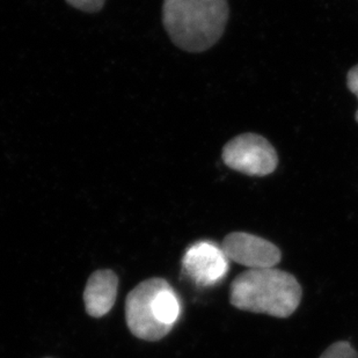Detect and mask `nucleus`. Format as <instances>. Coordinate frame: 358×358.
I'll use <instances>...</instances> for the list:
<instances>
[{
  "label": "nucleus",
  "mask_w": 358,
  "mask_h": 358,
  "mask_svg": "<svg viewBox=\"0 0 358 358\" xmlns=\"http://www.w3.org/2000/svg\"><path fill=\"white\" fill-rule=\"evenodd\" d=\"M70 6L86 13H96L102 10L106 0H65Z\"/></svg>",
  "instance_id": "nucleus-9"
},
{
  "label": "nucleus",
  "mask_w": 358,
  "mask_h": 358,
  "mask_svg": "<svg viewBox=\"0 0 358 358\" xmlns=\"http://www.w3.org/2000/svg\"><path fill=\"white\" fill-rule=\"evenodd\" d=\"M179 298L162 278L139 283L125 301L127 324L136 338L158 341L172 331L179 319Z\"/></svg>",
  "instance_id": "nucleus-3"
},
{
  "label": "nucleus",
  "mask_w": 358,
  "mask_h": 358,
  "mask_svg": "<svg viewBox=\"0 0 358 358\" xmlns=\"http://www.w3.org/2000/svg\"><path fill=\"white\" fill-rule=\"evenodd\" d=\"M347 86H348L349 91L352 92V94H355L358 99V64L349 70L348 75H347ZM355 119L358 123V109L356 112Z\"/></svg>",
  "instance_id": "nucleus-10"
},
{
  "label": "nucleus",
  "mask_w": 358,
  "mask_h": 358,
  "mask_svg": "<svg viewBox=\"0 0 358 358\" xmlns=\"http://www.w3.org/2000/svg\"><path fill=\"white\" fill-rule=\"evenodd\" d=\"M319 358H358V352L349 342L338 341L329 345Z\"/></svg>",
  "instance_id": "nucleus-8"
},
{
  "label": "nucleus",
  "mask_w": 358,
  "mask_h": 358,
  "mask_svg": "<svg viewBox=\"0 0 358 358\" xmlns=\"http://www.w3.org/2000/svg\"><path fill=\"white\" fill-rule=\"evenodd\" d=\"M222 250L229 261L248 269L275 268L282 259V253L276 245L246 232L227 234L222 243Z\"/></svg>",
  "instance_id": "nucleus-5"
},
{
  "label": "nucleus",
  "mask_w": 358,
  "mask_h": 358,
  "mask_svg": "<svg viewBox=\"0 0 358 358\" xmlns=\"http://www.w3.org/2000/svg\"><path fill=\"white\" fill-rule=\"evenodd\" d=\"M119 278L108 269L98 271L88 278L84 291L85 308L93 318L107 315L115 304Z\"/></svg>",
  "instance_id": "nucleus-7"
},
{
  "label": "nucleus",
  "mask_w": 358,
  "mask_h": 358,
  "mask_svg": "<svg viewBox=\"0 0 358 358\" xmlns=\"http://www.w3.org/2000/svg\"><path fill=\"white\" fill-rule=\"evenodd\" d=\"M222 158L229 169L250 176H266L278 169V156L264 136L246 132L224 146Z\"/></svg>",
  "instance_id": "nucleus-4"
},
{
  "label": "nucleus",
  "mask_w": 358,
  "mask_h": 358,
  "mask_svg": "<svg viewBox=\"0 0 358 358\" xmlns=\"http://www.w3.org/2000/svg\"><path fill=\"white\" fill-rule=\"evenodd\" d=\"M230 17L227 0H164L162 24L176 47L203 52L223 36Z\"/></svg>",
  "instance_id": "nucleus-1"
},
{
  "label": "nucleus",
  "mask_w": 358,
  "mask_h": 358,
  "mask_svg": "<svg viewBox=\"0 0 358 358\" xmlns=\"http://www.w3.org/2000/svg\"><path fill=\"white\" fill-rule=\"evenodd\" d=\"M182 268L187 278L199 287H211L225 278L229 259L216 243L199 241L183 255Z\"/></svg>",
  "instance_id": "nucleus-6"
},
{
  "label": "nucleus",
  "mask_w": 358,
  "mask_h": 358,
  "mask_svg": "<svg viewBox=\"0 0 358 358\" xmlns=\"http://www.w3.org/2000/svg\"><path fill=\"white\" fill-rule=\"evenodd\" d=\"M303 290L294 275L278 268L248 269L231 284L230 301L241 311L289 318L301 304Z\"/></svg>",
  "instance_id": "nucleus-2"
}]
</instances>
